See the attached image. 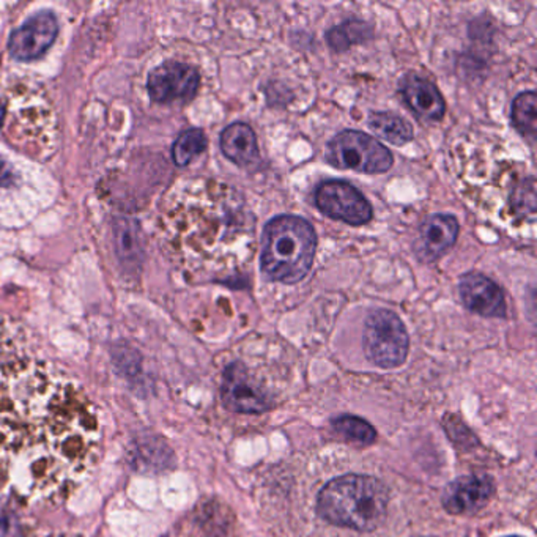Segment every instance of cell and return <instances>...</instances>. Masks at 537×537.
<instances>
[{
  "instance_id": "20",
  "label": "cell",
  "mask_w": 537,
  "mask_h": 537,
  "mask_svg": "<svg viewBox=\"0 0 537 537\" xmlns=\"http://www.w3.org/2000/svg\"><path fill=\"white\" fill-rule=\"evenodd\" d=\"M536 92H524L512 103V122L525 138L536 139Z\"/></svg>"
},
{
  "instance_id": "22",
  "label": "cell",
  "mask_w": 537,
  "mask_h": 537,
  "mask_svg": "<svg viewBox=\"0 0 537 537\" xmlns=\"http://www.w3.org/2000/svg\"><path fill=\"white\" fill-rule=\"evenodd\" d=\"M207 148V138L202 130L193 128L180 134L172 147V158L175 164L185 167L197 155Z\"/></svg>"
},
{
  "instance_id": "3",
  "label": "cell",
  "mask_w": 537,
  "mask_h": 537,
  "mask_svg": "<svg viewBox=\"0 0 537 537\" xmlns=\"http://www.w3.org/2000/svg\"><path fill=\"white\" fill-rule=\"evenodd\" d=\"M389 492L377 477L367 475H345L331 479L320 490L318 516L326 522L369 533L385 522Z\"/></svg>"
},
{
  "instance_id": "13",
  "label": "cell",
  "mask_w": 537,
  "mask_h": 537,
  "mask_svg": "<svg viewBox=\"0 0 537 537\" xmlns=\"http://www.w3.org/2000/svg\"><path fill=\"white\" fill-rule=\"evenodd\" d=\"M459 295L467 309L483 317H506L508 306L503 290L487 276L469 273L461 276Z\"/></svg>"
},
{
  "instance_id": "7",
  "label": "cell",
  "mask_w": 537,
  "mask_h": 537,
  "mask_svg": "<svg viewBox=\"0 0 537 537\" xmlns=\"http://www.w3.org/2000/svg\"><path fill=\"white\" fill-rule=\"evenodd\" d=\"M326 159L338 169L357 172L385 173L393 167L394 158L385 145L365 132L345 130L328 144Z\"/></svg>"
},
{
  "instance_id": "21",
  "label": "cell",
  "mask_w": 537,
  "mask_h": 537,
  "mask_svg": "<svg viewBox=\"0 0 537 537\" xmlns=\"http://www.w3.org/2000/svg\"><path fill=\"white\" fill-rule=\"evenodd\" d=\"M510 213L520 220H534L536 214V185L533 177L516 181L509 196Z\"/></svg>"
},
{
  "instance_id": "9",
  "label": "cell",
  "mask_w": 537,
  "mask_h": 537,
  "mask_svg": "<svg viewBox=\"0 0 537 537\" xmlns=\"http://www.w3.org/2000/svg\"><path fill=\"white\" fill-rule=\"evenodd\" d=\"M316 202L318 210L330 216L331 220H342L349 226L359 228L373 220L371 204L347 181H325L318 187Z\"/></svg>"
},
{
  "instance_id": "14",
  "label": "cell",
  "mask_w": 537,
  "mask_h": 537,
  "mask_svg": "<svg viewBox=\"0 0 537 537\" xmlns=\"http://www.w3.org/2000/svg\"><path fill=\"white\" fill-rule=\"evenodd\" d=\"M400 93L418 117L438 122L446 112V103L434 84L426 77L408 75L399 84Z\"/></svg>"
},
{
  "instance_id": "17",
  "label": "cell",
  "mask_w": 537,
  "mask_h": 537,
  "mask_svg": "<svg viewBox=\"0 0 537 537\" xmlns=\"http://www.w3.org/2000/svg\"><path fill=\"white\" fill-rule=\"evenodd\" d=\"M375 136L393 145H405L413 139V130L404 118L391 112H377L369 118Z\"/></svg>"
},
{
  "instance_id": "24",
  "label": "cell",
  "mask_w": 537,
  "mask_h": 537,
  "mask_svg": "<svg viewBox=\"0 0 537 537\" xmlns=\"http://www.w3.org/2000/svg\"><path fill=\"white\" fill-rule=\"evenodd\" d=\"M445 429L448 432L449 438L454 441L455 445H459V446L469 448V446H475L476 443H477L475 435L471 434L469 428L461 420H457L454 414L446 416Z\"/></svg>"
},
{
  "instance_id": "18",
  "label": "cell",
  "mask_w": 537,
  "mask_h": 537,
  "mask_svg": "<svg viewBox=\"0 0 537 537\" xmlns=\"http://www.w3.org/2000/svg\"><path fill=\"white\" fill-rule=\"evenodd\" d=\"M331 426L341 437H344L345 440L358 446H371L377 440V430L359 416L342 414L333 420Z\"/></svg>"
},
{
  "instance_id": "1",
  "label": "cell",
  "mask_w": 537,
  "mask_h": 537,
  "mask_svg": "<svg viewBox=\"0 0 537 537\" xmlns=\"http://www.w3.org/2000/svg\"><path fill=\"white\" fill-rule=\"evenodd\" d=\"M97 406L42 357L26 331L0 320V506L63 503L95 469Z\"/></svg>"
},
{
  "instance_id": "10",
  "label": "cell",
  "mask_w": 537,
  "mask_h": 537,
  "mask_svg": "<svg viewBox=\"0 0 537 537\" xmlns=\"http://www.w3.org/2000/svg\"><path fill=\"white\" fill-rule=\"evenodd\" d=\"M199 71L183 62H165L153 69L147 81L148 95L161 104L191 101L199 89Z\"/></svg>"
},
{
  "instance_id": "8",
  "label": "cell",
  "mask_w": 537,
  "mask_h": 537,
  "mask_svg": "<svg viewBox=\"0 0 537 537\" xmlns=\"http://www.w3.org/2000/svg\"><path fill=\"white\" fill-rule=\"evenodd\" d=\"M220 402L230 412L242 414H260L269 412L275 402L273 396L251 375L248 367L235 361L224 369L220 379Z\"/></svg>"
},
{
  "instance_id": "23",
  "label": "cell",
  "mask_w": 537,
  "mask_h": 537,
  "mask_svg": "<svg viewBox=\"0 0 537 537\" xmlns=\"http://www.w3.org/2000/svg\"><path fill=\"white\" fill-rule=\"evenodd\" d=\"M24 183V175L14 167V163L0 155V191L4 189L7 193H13L22 189Z\"/></svg>"
},
{
  "instance_id": "25",
  "label": "cell",
  "mask_w": 537,
  "mask_h": 537,
  "mask_svg": "<svg viewBox=\"0 0 537 537\" xmlns=\"http://www.w3.org/2000/svg\"><path fill=\"white\" fill-rule=\"evenodd\" d=\"M509 537H517V536H509Z\"/></svg>"
},
{
  "instance_id": "16",
  "label": "cell",
  "mask_w": 537,
  "mask_h": 537,
  "mask_svg": "<svg viewBox=\"0 0 537 537\" xmlns=\"http://www.w3.org/2000/svg\"><path fill=\"white\" fill-rule=\"evenodd\" d=\"M220 150L226 158L243 169H252L260 163V150L257 145V138L249 124H228L220 132Z\"/></svg>"
},
{
  "instance_id": "12",
  "label": "cell",
  "mask_w": 537,
  "mask_h": 537,
  "mask_svg": "<svg viewBox=\"0 0 537 537\" xmlns=\"http://www.w3.org/2000/svg\"><path fill=\"white\" fill-rule=\"evenodd\" d=\"M495 493V483L487 475H467L457 477L449 484L445 495L443 506L449 514L461 516L473 514L483 509Z\"/></svg>"
},
{
  "instance_id": "11",
  "label": "cell",
  "mask_w": 537,
  "mask_h": 537,
  "mask_svg": "<svg viewBox=\"0 0 537 537\" xmlns=\"http://www.w3.org/2000/svg\"><path fill=\"white\" fill-rule=\"evenodd\" d=\"M59 34V22L52 12H40L30 16L21 28H16L8 49L18 60H35L42 57L55 42Z\"/></svg>"
},
{
  "instance_id": "15",
  "label": "cell",
  "mask_w": 537,
  "mask_h": 537,
  "mask_svg": "<svg viewBox=\"0 0 537 537\" xmlns=\"http://www.w3.org/2000/svg\"><path fill=\"white\" fill-rule=\"evenodd\" d=\"M461 232L459 220L451 214H434L422 222L420 230L421 252L429 262L438 260L454 246Z\"/></svg>"
},
{
  "instance_id": "4",
  "label": "cell",
  "mask_w": 537,
  "mask_h": 537,
  "mask_svg": "<svg viewBox=\"0 0 537 537\" xmlns=\"http://www.w3.org/2000/svg\"><path fill=\"white\" fill-rule=\"evenodd\" d=\"M0 126L22 152L38 159L54 153L57 120L46 93L28 83L8 87L0 100Z\"/></svg>"
},
{
  "instance_id": "2",
  "label": "cell",
  "mask_w": 537,
  "mask_h": 537,
  "mask_svg": "<svg viewBox=\"0 0 537 537\" xmlns=\"http://www.w3.org/2000/svg\"><path fill=\"white\" fill-rule=\"evenodd\" d=\"M242 197L216 181L194 180L173 188L161 212V230L169 249L189 267L222 257L232 236L252 234Z\"/></svg>"
},
{
  "instance_id": "5",
  "label": "cell",
  "mask_w": 537,
  "mask_h": 537,
  "mask_svg": "<svg viewBox=\"0 0 537 537\" xmlns=\"http://www.w3.org/2000/svg\"><path fill=\"white\" fill-rule=\"evenodd\" d=\"M317 235L308 220L283 214L263 228L260 269L273 283L296 284L309 275Z\"/></svg>"
},
{
  "instance_id": "19",
  "label": "cell",
  "mask_w": 537,
  "mask_h": 537,
  "mask_svg": "<svg viewBox=\"0 0 537 537\" xmlns=\"http://www.w3.org/2000/svg\"><path fill=\"white\" fill-rule=\"evenodd\" d=\"M373 38V28L363 21H347L338 28H331L326 40L336 52H344L353 44L367 42Z\"/></svg>"
},
{
  "instance_id": "6",
  "label": "cell",
  "mask_w": 537,
  "mask_h": 537,
  "mask_svg": "<svg viewBox=\"0 0 537 537\" xmlns=\"http://www.w3.org/2000/svg\"><path fill=\"white\" fill-rule=\"evenodd\" d=\"M363 347L367 359L380 369L399 367L410 350L405 325L393 310H373L365 320Z\"/></svg>"
}]
</instances>
